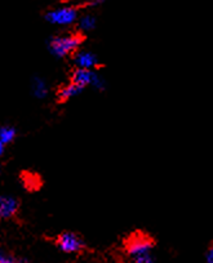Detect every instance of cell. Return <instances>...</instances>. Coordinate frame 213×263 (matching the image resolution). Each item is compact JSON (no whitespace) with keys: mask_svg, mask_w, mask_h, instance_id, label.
<instances>
[{"mask_svg":"<svg viewBox=\"0 0 213 263\" xmlns=\"http://www.w3.org/2000/svg\"><path fill=\"white\" fill-rule=\"evenodd\" d=\"M154 242L144 234H134L127 240L126 253L136 263L154 262Z\"/></svg>","mask_w":213,"mask_h":263,"instance_id":"1","label":"cell"},{"mask_svg":"<svg viewBox=\"0 0 213 263\" xmlns=\"http://www.w3.org/2000/svg\"><path fill=\"white\" fill-rule=\"evenodd\" d=\"M83 42L84 39L79 34H63L50 37L47 47L55 57L63 58L77 52L82 47Z\"/></svg>","mask_w":213,"mask_h":263,"instance_id":"2","label":"cell"},{"mask_svg":"<svg viewBox=\"0 0 213 263\" xmlns=\"http://www.w3.org/2000/svg\"><path fill=\"white\" fill-rule=\"evenodd\" d=\"M79 17V9L74 6L58 7V8L50 9L45 13V21L57 26H68L77 22Z\"/></svg>","mask_w":213,"mask_h":263,"instance_id":"3","label":"cell"},{"mask_svg":"<svg viewBox=\"0 0 213 263\" xmlns=\"http://www.w3.org/2000/svg\"><path fill=\"white\" fill-rule=\"evenodd\" d=\"M71 82L75 84L80 85L83 88L93 87L98 90L105 89L106 82L102 77L97 74L95 70L92 69H82V67H77L73 71L71 75Z\"/></svg>","mask_w":213,"mask_h":263,"instance_id":"4","label":"cell"},{"mask_svg":"<svg viewBox=\"0 0 213 263\" xmlns=\"http://www.w3.org/2000/svg\"><path fill=\"white\" fill-rule=\"evenodd\" d=\"M56 244H57L58 249L63 253H67V254H75V253L82 252L83 248H84V241L82 240V237L79 235H77L75 232H62L60 236L56 240Z\"/></svg>","mask_w":213,"mask_h":263,"instance_id":"5","label":"cell"},{"mask_svg":"<svg viewBox=\"0 0 213 263\" xmlns=\"http://www.w3.org/2000/svg\"><path fill=\"white\" fill-rule=\"evenodd\" d=\"M20 203L16 197L0 195V219H11L17 214Z\"/></svg>","mask_w":213,"mask_h":263,"instance_id":"6","label":"cell"},{"mask_svg":"<svg viewBox=\"0 0 213 263\" xmlns=\"http://www.w3.org/2000/svg\"><path fill=\"white\" fill-rule=\"evenodd\" d=\"M74 63L77 67H82V69H92L95 70L98 65L100 61L98 57L91 50H79L74 53Z\"/></svg>","mask_w":213,"mask_h":263,"instance_id":"7","label":"cell"},{"mask_svg":"<svg viewBox=\"0 0 213 263\" xmlns=\"http://www.w3.org/2000/svg\"><path fill=\"white\" fill-rule=\"evenodd\" d=\"M83 90H84V88L80 87V85H78V84H75V83L70 82L68 84L63 85V87L60 88V90H58V95H57L58 100L62 101V102H65V101L70 100V98L79 96Z\"/></svg>","mask_w":213,"mask_h":263,"instance_id":"8","label":"cell"},{"mask_svg":"<svg viewBox=\"0 0 213 263\" xmlns=\"http://www.w3.org/2000/svg\"><path fill=\"white\" fill-rule=\"evenodd\" d=\"M31 92L32 95L35 96L39 100H43V98L47 97L48 95V85L45 83L44 79L39 77H34L31 80Z\"/></svg>","mask_w":213,"mask_h":263,"instance_id":"9","label":"cell"},{"mask_svg":"<svg viewBox=\"0 0 213 263\" xmlns=\"http://www.w3.org/2000/svg\"><path fill=\"white\" fill-rule=\"evenodd\" d=\"M17 137V130L16 128L11 125H3L0 126V142L4 143V145H8L12 143Z\"/></svg>","mask_w":213,"mask_h":263,"instance_id":"10","label":"cell"},{"mask_svg":"<svg viewBox=\"0 0 213 263\" xmlns=\"http://www.w3.org/2000/svg\"><path fill=\"white\" fill-rule=\"evenodd\" d=\"M77 21L80 30H83V31H91V30L95 29L96 24H97V20L92 14H84V16L78 17Z\"/></svg>","mask_w":213,"mask_h":263,"instance_id":"11","label":"cell"},{"mask_svg":"<svg viewBox=\"0 0 213 263\" xmlns=\"http://www.w3.org/2000/svg\"><path fill=\"white\" fill-rule=\"evenodd\" d=\"M17 258L12 257V255H9L8 253L4 252L2 248H0V263H13V262H17Z\"/></svg>","mask_w":213,"mask_h":263,"instance_id":"12","label":"cell"},{"mask_svg":"<svg viewBox=\"0 0 213 263\" xmlns=\"http://www.w3.org/2000/svg\"><path fill=\"white\" fill-rule=\"evenodd\" d=\"M106 0H83V3L87 4V6L90 7H97L100 6V4L105 3Z\"/></svg>","mask_w":213,"mask_h":263,"instance_id":"13","label":"cell"},{"mask_svg":"<svg viewBox=\"0 0 213 263\" xmlns=\"http://www.w3.org/2000/svg\"><path fill=\"white\" fill-rule=\"evenodd\" d=\"M25 181H26V182H29V183L31 184V186H30L29 189H35L34 183H35V181H38V178H35V177L32 176V174H30V176H29V178H27V177H25ZM26 182H25V183H26Z\"/></svg>","mask_w":213,"mask_h":263,"instance_id":"14","label":"cell"},{"mask_svg":"<svg viewBox=\"0 0 213 263\" xmlns=\"http://www.w3.org/2000/svg\"><path fill=\"white\" fill-rule=\"evenodd\" d=\"M205 259H207L208 263L213 262V249L212 248H209V249L207 250V253H205Z\"/></svg>","mask_w":213,"mask_h":263,"instance_id":"15","label":"cell"},{"mask_svg":"<svg viewBox=\"0 0 213 263\" xmlns=\"http://www.w3.org/2000/svg\"><path fill=\"white\" fill-rule=\"evenodd\" d=\"M4 151H6V145L0 142V158L4 155Z\"/></svg>","mask_w":213,"mask_h":263,"instance_id":"16","label":"cell"},{"mask_svg":"<svg viewBox=\"0 0 213 263\" xmlns=\"http://www.w3.org/2000/svg\"><path fill=\"white\" fill-rule=\"evenodd\" d=\"M0 172H2V166H0Z\"/></svg>","mask_w":213,"mask_h":263,"instance_id":"17","label":"cell"}]
</instances>
